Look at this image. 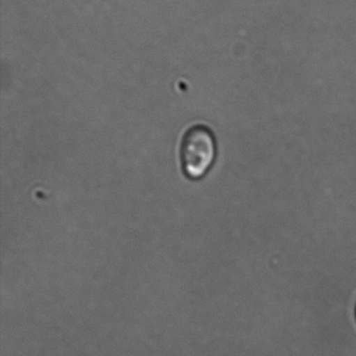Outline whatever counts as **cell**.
Masks as SVG:
<instances>
[{
	"label": "cell",
	"instance_id": "1",
	"mask_svg": "<svg viewBox=\"0 0 356 356\" xmlns=\"http://www.w3.org/2000/svg\"><path fill=\"white\" fill-rule=\"evenodd\" d=\"M217 142L212 131L205 125L190 127L181 142L180 160L182 170L189 179L204 177L217 158Z\"/></svg>",
	"mask_w": 356,
	"mask_h": 356
}]
</instances>
